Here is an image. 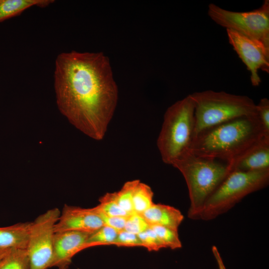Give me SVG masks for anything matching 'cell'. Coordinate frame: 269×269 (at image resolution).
I'll list each match as a JSON object with an SVG mask.
<instances>
[{"label":"cell","instance_id":"cell-1","mask_svg":"<svg viewBox=\"0 0 269 269\" xmlns=\"http://www.w3.org/2000/svg\"><path fill=\"white\" fill-rule=\"evenodd\" d=\"M56 103L60 112L90 137L104 138L119 98L109 58L103 52H62L54 72Z\"/></svg>","mask_w":269,"mask_h":269},{"label":"cell","instance_id":"cell-2","mask_svg":"<svg viewBox=\"0 0 269 269\" xmlns=\"http://www.w3.org/2000/svg\"><path fill=\"white\" fill-rule=\"evenodd\" d=\"M264 136L258 116L242 117L205 129L193 136L189 151L201 157L231 161Z\"/></svg>","mask_w":269,"mask_h":269},{"label":"cell","instance_id":"cell-3","mask_svg":"<svg viewBox=\"0 0 269 269\" xmlns=\"http://www.w3.org/2000/svg\"><path fill=\"white\" fill-rule=\"evenodd\" d=\"M183 176L188 189L189 218L199 220L200 211L207 199L231 171L224 161L195 155L189 150L172 164Z\"/></svg>","mask_w":269,"mask_h":269},{"label":"cell","instance_id":"cell-4","mask_svg":"<svg viewBox=\"0 0 269 269\" xmlns=\"http://www.w3.org/2000/svg\"><path fill=\"white\" fill-rule=\"evenodd\" d=\"M194 103V135L213 126L240 117L257 115L250 97L208 90L190 94Z\"/></svg>","mask_w":269,"mask_h":269},{"label":"cell","instance_id":"cell-5","mask_svg":"<svg viewBox=\"0 0 269 269\" xmlns=\"http://www.w3.org/2000/svg\"><path fill=\"white\" fill-rule=\"evenodd\" d=\"M195 126L194 103L190 94L166 110L156 144L162 160L171 165L189 150Z\"/></svg>","mask_w":269,"mask_h":269},{"label":"cell","instance_id":"cell-6","mask_svg":"<svg viewBox=\"0 0 269 269\" xmlns=\"http://www.w3.org/2000/svg\"><path fill=\"white\" fill-rule=\"evenodd\" d=\"M269 168L253 171H231L205 202L199 220H213L232 208L249 194L267 187Z\"/></svg>","mask_w":269,"mask_h":269},{"label":"cell","instance_id":"cell-7","mask_svg":"<svg viewBox=\"0 0 269 269\" xmlns=\"http://www.w3.org/2000/svg\"><path fill=\"white\" fill-rule=\"evenodd\" d=\"M208 14L220 26L258 40L269 48V0H264L259 8L244 12L227 10L212 3Z\"/></svg>","mask_w":269,"mask_h":269},{"label":"cell","instance_id":"cell-8","mask_svg":"<svg viewBox=\"0 0 269 269\" xmlns=\"http://www.w3.org/2000/svg\"><path fill=\"white\" fill-rule=\"evenodd\" d=\"M60 211L54 208L39 215L31 222L26 247L30 269L51 268L53 259L55 226Z\"/></svg>","mask_w":269,"mask_h":269},{"label":"cell","instance_id":"cell-9","mask_svg":"<svg viewBox=\"0 0 269 269\" xmlns=\"http://www.w3.org/2000/svg\"><path fill=\"white\" fill-rule=\"evenodd\" d=\"M226 31L229 43L250 73L252 85L259 86L261 79L259 70L269 72V48L235 31L226 29Z\"/></svg>","mask_w":269,"mask_h":269},{"label":"cell","instance_id":"cell-10","mask_svg":"<svg viewBox=\"0 0 269 269\" xmlns=\"http://www.w3.org/2000/svg\"><path fill=\"white\" fill-rule=\"evenodd\" d=\"M103 226V221L93 208L65 205L56 223L55 232L76 231L92 233Z\"/></svg>","mask_w":269,"mask_h":269},{"label":"cell","instance_id":"cell-11","mask_svg":"<svg viewBox=\"0 0 269 269\" xmlns=\"http://www.w3.org/2000/svg\"><path fill=\"white\" fill-rule=\"evenodd\" d=\"M91 234L76 231L55 233L51 268L68 269L73 257L86 249V242Z\"/></svg>","mask_w":269,"mask_h":269},{"label":"cell","instance_id":"cell-12","mask_svg":"<svg viewBox=\"0 0 269 269\" xmlns=\"http://www.w3.org/2000/svg\"><path fill=\"white\" fill-rule=\"evenodd\" d=\"M232 170L253 171L269 168V137L264 136L227 163Z\"/></svg>","mask_w":269,"mask_h":269},{"label":"cell","instance_id":"cell-13","mask_svg":"<svg viewBox=\"0 0 269 269\" xmlns=\"http://www.w3.org/2000/svg\"><path fill=\"white\" fill-rule=\"evenodd\" d=\"M141 215L149 226H161L176 230H178L184 220L183 215L178 209L160 203H154Z\"/></svg>","mask_w":269,"mask_h":269},{"label":"cell","instance_id":"cell-14","mask_svg":"<svg viewBox=\"0 0 269 269\" xmlns=\"http://www.w3.org/2000/svg\"><path fill=\"white\" fill-rule=\"evenodd\" d=\"M31 224L27 222L0 227V248L26 249Z\"/></svg>","mask_w":269,"mask_h":269},{"label":"cell","instance_id":"cell-15","mask_svg":"<svg viewBox=\"0 0 269 269\" xmlns=\"http://www.w3.org/2000/svg\"><path fill=\"white\" fill-rule=\"evenodd\" d=\"M54 2L53 0H0V22L18 16L31 7H45Z\"/></svg>","mask_w":269,"mask_h":269},{"label":"cell","instance_id":"cell-16","mask_svg":"<svg viewBox=\"0 0 269 269\" xmlns=\"http://www.w3.org/2000/svg\"><path fill=\"white\" fill-rule=\"evenodd\" d=\"M153 192L148 185L139 182L137 185L133 198L134 212L142 214L153 204Z\"/></svg>","mask_w":269,"mask_h":269},{"label":"cell","instance_id":"cell-17","mask_svg":"<svg viewBox=\"0 0 269 269\" xmlns=\"http://www.w3.org/2000/svg\"><path fill=\"white\" fill-rule=\"evenodd\" d=\"M0 269H30L26 249H10L0 261Z\"/></svg>","mask_w":269,"mask_h":269},{"label":"cell","instance_id":"cell-18","mask_svg":"<svg viewBox=\"0 0 269 269\" xmlns=\"http://www.w3.org/2000/svg\"><path fill=\"white\" fill-rule=\"evenodd\" d=\"M118 234L115 229L104 225L89 237L85 249L99 246L113 245Z\"/></svg>","mask_w":269,"mask_h":269},{"label":"cell","instance_id":"cell-19","mask_svg":"<svg viewBox=\"0 0 269 269\" xmlns=\"http://www.w3.org/2000/svg\"><path fill=\"white\" fill-rule=\"evenodd\" d=\"M99 204L94 207L98 212L109 216L127 217L130 215L119 205L115 192L106 193L99 199Z\"/></svg>","mask_w":269,"mask_h":269},{"label":"cell","instance_id":"cell-20","mask_svg":"<svg viewBox=\"0 0 269 269\" xmlns=\"http://www.w3.org/2000/svg\"><path fill=\"white\" fill-rule=\"evenodd\" d=\"M139 182L137 179L127 181L119 191L115 192L119 205L129 214L134 212L133 198L135 189Z\"/></svg>","mask_w":269,"mask_h":269},{"label":"cell","instance_id":"cell-21","mask_svg":"<svg viewBox=\"0 0 269 269\" xmlns=\"http://www.w3.org/2000/svg\"><path fill=\"white\" fill-rule=\"evenodd\" d=\"M149 226L155 232L165 248L175 250L182 247L178 230L158 225Z\"/></svg>","mask_w":269,"mask_h":269},{"label":"cell","instance_id":"cell-22","mask_svg":"<svg viewBox=\"0 0 269 269\" xmlns=\"http://www.w3.org/2000/svg\"><path fill=\"white\" fill-rule=\"evenodd\" d=\"M141 241L143 247L148 251H158L165 246L153 229L149 226L143 232L137 235Z\"/></svg>","mask_w":269,"mask_h":269},{"label":"cell","instance_id":"cell-23","mask_svg":"<svg viewBox=\"0 0 269 269\" xmlns=\"http://www.w3.org/2000/svg\"><path fill=\"white\" fill-rule=\"evenodd\" d=\"M149 227V224L141 214L133 212L127 217L124 230L138 235Z\"/></svg>","mask_w":269,"mask_h":269},{"label":"cell","instance_id":"cell-24","mask_svg":"<svg viewBox=\"0 0 269 269\" xmlns=\"http://www.w3.org/2000/svg\"><path fill=\"white\" fill-rule=\"evenodd\" d=\"M113 245L119 247H143L142 244L137 235L130 233L125 230H122L118 232L117 237Z\"/></svg>","mask_w":269,"mask_h":269},{"label":"cell","instance_id":"cell-25","mask_svg":"<svg viewBox=\"0 0 269 269\" xmlns=\"http://www.w3.org/2000/svg\"><path fill=\"white\" fill-rule=\"evenodd\" d=\"M257 116L261 123L265 134L269 135V100L267 98L261 99L256 104Z\"/></svg>","mask_w":269,"mask_h":269},{"label":"cell","instance_id":"cell-26","mask_svg":"<svg viewBox=\"0 0 269 269\" xmlns=\"http://www.w3.org/2000/svg\"><path fill=\"white\" fill-rule=\"evenodd\" d=\"M93 208L101 219L104 225L110 227L118 232L124 230L127 217L109 216L97 211L94 207Z\"/></svg>","mask_w":269,"mask_h":269},{"label":"cell","instance_id":"cell-27","mask_svg":"<svg viewBox=\"0 0 269 269\" xmlns=\"http://www.w3.org/2000/svg\"><path fill=\"white\" fill-rule=\"evenodd\" d=\"M212 252L216 259L219 269H226L221 255L216 246H213L212 247Z\"/></svg>","mask_w":269,"mask_h":269},{"label":"cell","instance_id":"cell-28","mask_svg":"<svg viewBox=\"0 0 269 269\" xmlns=\"http://www.w3.org/2000/svg\"><path fill=\"white\" fill-rule=\"evenodd\" d=\"M10 249H3L0 248V261L6 255Z\"/></svg>","mask_w":269,"mask_h":269}]
</instances>
